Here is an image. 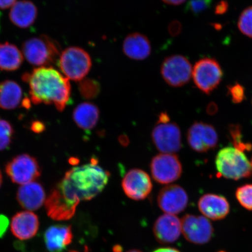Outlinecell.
<instances>
[{
	"instance_id": "6da1fadb",
	"label": "cell",
	"mask_w": 252,
	"mask_h": 252,
	"mask_svg": "<svg viewBox=\"0 0 252 252\" xmlns=\"http://www.w3.org/2000/svg\"><path fill=\"white\" fill-rule=\"evenodd\" d=\"M29 85L32 102L55 105L62 112L70 102L71 85L68 78L51 67L34 68L22 77Z\"/></svg>"
},
{
	"instance_id": "7a4b0ae2",
	"label": "cell",
	"mask_w": 252,
	"mask_h": 252,
	"mask_svg": "<svg viewBox=\"0 0 252 252\" xmlns=\"http://www.w3.org/2000/svg\"><path fill=\"white\" fill-rule=\"evenodd\" d=\"M109 177V173L94 160L69 170L56 187L65 196L80 203L92 200L101 193Z\"/></svg>"
},
{
	"instance_id": "3957f363",
	"label": "cell",
	"mask_w": 252,
	"mask_h": 252,
	"mask_svg": "<svg viewBox=\"0 0 252 252\" xmlns=\"http://www.w3.org/2000/svg\"><path fill=\"white\" fill-rule=\"evenodd\" d=\"M22 52L28 62L36 67H50L61 55L59 43L46 34L31 37L22 45Z\"/></svg>"
},
{
	"instance_id": "277c9868",
	"label": "cell",
	"mask_w": 252,
	"mask_h": 252,
	"mask_svg": "<svg viewBox=\"0 0 252 252\" xmlns=\"http://www.w3.org/2000/svg\"><path fill=\"white\" fill-rule=\"evenodd\" d=\"M216 166L219 177L238 181L252 175L250 160L244 152L235 147H226L220 150L216 157Z\"/></svg>"
},
{
	"instance_id": "5b68a950",
	"label": "cell",
	"mask_w": 252,
	"mask_h": 252,
	"mask_svg": "<svg viewBox=\"0 0 252 252\" xmlns=\"http://www.w3.org/2000/svg\"><path fill=\"white\" fill-rule=\"evenodd\" d=\"M58 63L63 74L74 81L84 80L92 67L90 55L78 47H69L63 50Z\"/></svg>"
},
{
	"instance_id": "8992f818",
	"label": "cell",
	"mask_w": 252,
	"mask_h": 252,
	"mask_svg": "<svg viewBox=\"0 0 252 252\" xmlns=\"http://www.w3.org/2000/svg\"><path fill=\"white\" fill-rule=\"evenodd\" d=\"M154 145L160 152L163 154H174L182 148L181 132L175 123L170 122L169 116L162 113L159 121L152 132Z\"/></svg>"
},
{
	"instance_id": "52a82bcc",
	"label": "cell",
	"mask_w": 252,
	"mask_h": 252,
	"mask_svg": "<svg viewBox=\"0 0 252 252\" xmlns=\"http://www.w3.org/2000/svg\"><path fill=\"white\" fill-rule=\"evenodd\" d=\"M223 74L219 63L212 58L199 60L192 71L195 85L201 92L207 94L213 93L219 86Z\"/></svg>"
},
{
	"instance_id": "ba28073f",
	"label": "cell",
	"mask_w": 252,
	"mask_h": 252,
	"mask_svg": "<svg viewBox=\"0 0 252 252\" xmlns=\"http://www.w3.org/2000/svg\"><path fill=\"white\" fill-rule=\"evenodd\" d=\"M5 171L12 182L21 185L36 181L41 174L38 162L28 154L14 157L6 165Z\"/></svg>"
},
{
	"instance_id": "9c48e42d",
	"label": "cell",
	"mask_w": 252,
	"mask_h": 252,
	"mask_svg": "<svg viewBox=\"0 0 252 252\" xmlns=\"http://www.w3.org/2000/svg\"><path fill=\"white\" fill-rule=\"evenodd\" d=\"M192 71L193 68L190 62L181 55L168 57L160 68L163 80L173 87H181L187 84L190 81Z\"/></svg>"
},
{
	"instance_id": "30bf717a",
	"label": "cell",
	"mask_w": 252,
	"mask_h": 252,
	"mask_svg": "<svg viewBox=\"0 0 252 252\" xmlns=\"http://www.w3.org/2000/svg\"><path fill=\"white\" fill-rule=\"evenodd\" d=\"M151 175L160 184H171L181 178L182 163L173 154H160L154 157L150 163Z\"/></svg>"
},
{
	"instance_id": "8fae6325",
	"label": "cell",
	"mask_w": 252,
	"mask_h": 252,
	"mask_svg": "<svg viewBox=\"0 0 252 252\" xmlns=\"http://www.w3.org/2000/svg\"><path fill=\"white\" fill-rule=\"evenodd\" d=\"M187 140L189 146L197 153H204L218 146V134L212 125L202 122H194L189 128Z\"/></svg>"
},
{
	"instance_id": "7c38bea8",
	"label": "cell",
	"mask_w": 252,
	"mask_h": 252,
	"mask_svg": "<svg viewBox=\"0 0 252 252\" xmlns=\"http://www.w3.org/2000/svg\"><path fill=\"white\" fill-rule=\"evenodd\" d=\"M181 223L183 234L190 243L206 244L213 237V226L205 217L187 214L183 217Z\"/></svg>"
},
{
	"instance_id": "4fadbf2b",
	"label": "cell",
	"mask_w": 252,
	"mask_h": 252,
	"mask_svg": "<svg viewBox=\"0 0 252 252\" xmlns=\"http://www.w3.org/2000/svg\"><path fill=\"white\" fill-rule=\"evenodd\" d=\"M122 185L126 196L136 201L146 199L153 189L149 174L139 169H131L126 173Z\"/></svg>"
},
{
	"instance_id": "5bb4252c",
	"label": "cell",
	"mask_w": 252,
	"mask_h": 252,
	"mask_svg": "<svg viewBox=\"0 0 252 252\" xmlns=\"http://www.w3.org/2000/svg\"><path fill=\"white\" fill-rule=\"evenodd\" d=\"M47 215L52 220H65L74 216L79 203L72 200L55 187L45 201Z\"/></svg>"
},
{
	"instance_id": "9a60e30c",
	"label": "cell",
	"mask_w": 252,
	"mask_h": 252,
	"mask_svg": "<svg viewBox=\"0 0 252 252\" xmlns=\"http://www.w3.org/2000/svg\"><path fill=\"white\" fill-rule=\"evenodd\" d=\"M157 201L163 212L175 215L184 212L188 206L189 197L184 188L172 185L160 190Z\"/></svg>"
},
{
	"instance_id": "2e32d148",
	"label": "cell",
	"mask_w": 252,
	"mask_h": 252,
	"mask_svg": "<svg viewBox=\"0 0 252 252\" xmlns=\"http://www.w3.org/2000/svg\"><path fill=\"white\" fill-rule=\"evenodd\" d=\"M154 234L159 243L168 244L177 241L182 231L181 220L172 214H165L156 220Z\"/></svg>"
},
{
	"instance_id": "e0dca14e",
	"label": "cell",
	"mask_w": 252,
	"mask_h": 252,
	"mask_svg": "<svg viewBox=\"0 0 252 252\" xmlns=\"http://www.w3.org/2000/svg\"><path fill=\"white\" fill-rule=\"evenodd\" d=\"M39 225L38 217L32 212L25 211L17 213L12 217L11 231L20 240H28L36 235Z\"/></svg>"
},
{
	"instance_id": "ac0fdd59",
	"label": "cell",
	"mask_w": 252,
	"mask_h": 252,
	"mask_svg": "<svg viewBox=\"0 0 252 252\" xmlns=\"http://www.w3.org/2000/svg\"><path fill=\"white\" fill-rule=\"evenodd\" d=\"M198 207L206 218L214 220L225 219L230 211L229 204L225 197L212 193L201 196L198 201Z\"/></svg>"
},
{
	"instance_id": "d6986e66",
	"label": "cell",
	"mask_w": 252,
	"mask_h": 252,
	"mask_svg": "<svg viewBox=\"0 0 252 252\" xmlns=\"http://www.w3.org/2000/svg\"><path fill=\"white\" fill-rule=\"evenodd\" d=\"M17 199L20 206L28 210H37L45 203L46 193L42 185L32 182L18 189Z\"/></svg>"
},
{
	"instance_id": "ffe728a7",
	"label": "cell",
	"mask_w": 252,
	"mask_h": 252,
	"mask_svg": "<svg viewBox=\"0 0 252 252\" xmlns=\"http://www.w3.org/2000/svg\"><path fill=\"white\" fill-rule=\"evenodd\" d=\"M73 239L71 226L55 225L47 228L43 235L47 250L50 252H63Z\"/></svg>"
},
{
	"instance_id": "44dd1931",
	"label": "cell",
	"mask_w": 252,
	"mask_h": 252,
	"mask_svg": "<svg viewBox=\"0 0 252 252\" xmlns=\"http://www.w3.org/2000/svg\"><path fill=\"white\" fill-rule=\"evenodd\" d=\"M38 11L35 4L30 0H20L12 6L9 18L15 26L27 29L36 21Z\"/></svg>"
},
{
	"instance_id": "7402d4cb",
	"label": "cell",
	"mask_w": 252,
	"mask_h": 252,
	"mask_svg": "<svg viewBox=\"0 0 252 252\" xmlns=\"http://www.w3.org/2000/svg\"><path fill=\"white\" fill-rule=\"evenodd\" d=\"M123 51L128 58L134 61H143L151 53V45L148 37L140 33H132L126 37Z\"/></svg>"
},
{
	"instance_id": "603a6c76",
	"label": "cell",
	"mask_w": 252,
	"mask_h": 252,
	"mask_svg": "<svg viewBox=\"0 0 252 252\" xmlns=\"http://www.w3.org/2000/svg\"><path fill=\"white\" fill-rule=\"evenodd\" d=\"M99 114V108L94 104L83 102L75 108L72 118L79 127L84 130H90L96 126Z\"/></svg>"
},
{
	"instance_id": "cb8c5ba5",
	"label": "cell",
	"mask_w": 252,
	"mask_h": 252,
	"mask_svg": "<svg viewBox=\"0 0 252 252\" xmlns=\"http://www.w3.org/2000/svg\"><path fill=\"white\" fill-rule=\"evenodd\" d=\"M23 61V52L17 46L9 42L0 43V70H17Z\"/></svg>"
},
{
	"instance_id": "d4e9b609",
	"label": "cell",
	"mask_w": 252,
	"mask_h": 252,
	"mask_svg": "<svg viewBox=\"0 0 252 252\" xmlns=\"http://www.w3.org/2000/svg\"><path fill=\"white\" fill-rule=\"evenodd\" d=\"M23 98V90L17 82L5 80L0 83V108L14 109L20 105Z\"/></svg>"
},
{
	"instance_id": "484cf974",
	"label": "cell",
	"mask_w": 252,
	"mask_h": 252,
	"mask_svg": "<svg viewBox=\"0 0 252 252\" xmlns=\"http://www.w3.org/2000/svg\"><path fill=\"white\" fill-rule=\"evenodd\" d=\"M228 132L231 141L235 149L244 152L252 149V144L243 139L242 127L240 125L232 124L229 126Z\"/></svg>"
},
{
	"instance_id": "4316f807",
	"label": "cell",
	"mask_w": 252,
	"mask_h": 252,
	"mask_svg": "<svg viewBox=\"0 0 252 252\" xmlns=\"http://www.w3.org/2000/svg\"><path fill=\"white\" fill-rule=\"evenodd\" d=\"M78 88L81 96L87 99L95 98L100 90L98 82L91 78L81 81Z\"/></svg>"
},
{
	"instance_id": "83f0119b",
	"label": "cell",
	"mask_w": 252,
	"mask_h": 252,
	"mask_svg": "<svg viewBox=\"0 0 252 252\" xmlns=\"http://www.w3.org/2000/svg\"><path fill=\"white\" fill-rule=\"evenodd\" d=\"M235 196L242 207L252 211V184H246L238 188Z\"/></svg>"
},
{
	"instance_id": "f1b7e54d",
	"label": "cell",
	"mask_w": 252,
	"mask_h": 252,
	"mask_svg": "<svg viewBox=\"0 0 252 252\" xmlns=\"http://www.w3.org/2000/svg\"><path fill=\"white\" fill-rule=\"evenodd\" d=\"M14 133L10 123L0 118V151L7 149L11 144Z\"/></svg>"
},
{
	"instance_id": "f546056e",
	"label": "cell",
	"mask_w": 252,
	"mask_h": 252,
	"mask_svg": "<svg viewBox=\"0 0 252 252\" xmlns=\"http://www.w3.org/2000/svg\"><path fill=\"white\" fill-rule=\"evenodd\" d=\"M238 27L241 33L252 38V6L242 11L239 16Z\"/></svg>"
},
{
	"instance_id": "4dcf8cb0",
	"label": "cell",
	"mask_w": 252,
	"mask_h": 252,
	"mask_svg": "<svg viewBox=\"0 0 252 252\" xmlns=\"http://www.w3.org/2000/svg\"><path fill=\"white\" fill-rule=\"evenodd\" d=\"M212 4V0H190L186 9L195 16H198L209 9Z\"/></svg>"
},
{
	"instance_id": "1f68e13d",
	"label": "cell",
	"mask_w": 252,
	"mask_h": 252,
	"mask_svg": "<svg viewBox=\"0 0 252 252\" xmlns=\"http://www.w3.org/2000/svg\"><path fill=\"white\" fill-rule=\"evenodd\" d=\"M228 93L232 102L234 103H240L245 99V90L243 86L236 83L227 87Z\"/></svg>"
},
{
	"instance_id": "d6a6232c",
	"label": "cell",
	"mask_w": 252,
	"mask_h": 252,
	"mask_svg": "<svg viewBox=\"0 0 252 252\" xmlns=\"http://www.w3.org/2000/svg\"><path fill=\"white\" fill-rule=\"evenodd\" d=\"M228 2L225 0H222L217 3L215 7V14L217 15H223L228 10Z\"/></svg>"
},
{
	"instance_id": "836d02e7",
	"label": "cell",
	"mask_w": 252,
	"mask_h": 252,
	"mask_svg": "<svg viewBox=\"0 0 252 252\" xmlns=\"http://www.w3.org/2000/svg\"><path fill=\"white\" fill-rule=\"evenodd\" d=\"M9 220L4 215H0V238L4 237L9 226Z\"/></svg>"
},
{
	"instance_id": "e575fe53",
	"label": "cell",
	"mask_w": 252,
	"mask_h": 252,
	"mask_svg": "<svg viewBox=\"0 0 252 252\" xmlns=\"http://www.w3.org/2000/svg\"><path fill=\"white\" fill-rule=\"evenodd\" d=\"M17 1V0H0V9L4 10L11 8Z\"/></svg>"
},
{
	"instance_id": "d590c367",
	"label": "cell",
	"mask_w": 252,
	"mask_h": 252,
	"mask_svg": "<svg viewBox=\"0 0 252 252\" xmlns=\"http://www.w3.org/2000/svg\"><path fill=\"white\" fill-rule=\"evenodd\" d=\"M170 30H171V33H172L173 35H177L181 32L182 30L181 24L177 21L174 22L170 28Z\"/></svg>"
},
{
	"instance_id": "8d00e7d4",
	"label": "cell",
	"mask_w": 252,
	"mask_h": 252,
	"mask_svg": "<svg viewBox=\"0 0 252 252\" xmlns=\"http://www.w3.org/2000/svg\"><path fill=\"white\" fill-rule=\"evenodd\" d=\"M217 110H218V106H217L215 103H210L207 107V112L209 115H213L215 114Z\"/></svg>"
},
{
	"instance_id": "74e56055",
	"label": "cell",
	"mask_w": 252,
	"mask_h": 252,
	"mask_svg": "<svg viewBox=\"0 0 252 252\" xmlns=\"http://www.w3.org/2000/svg\"><path fill=\"white\" fill-rule=\"evenodd\" d=\"M44 127H45V126L40 122H34L32 125V129L33 131L36 132V133H39V132L42 131Z\"/></svg>"
},
{
	"instance_id": "f35d334b",
	"label": "cell",
	"mask_w": 252,
	"mask_h": 252,
	"mask_svg": "<svg viewBox=\"0 0 252 252\" xmlns=\"http://www.w3.org/2000/svg\"><path fill=\"white\" fill-rule=\"evenodd\" d=\"M162 1L169 5H179L184 3L187 0H162Z\"/></svg>"
},
{
	"instance_id": "ab89813d",
	"label": "cell",
	"mask_w": 252,
	"mask_h": 252,
	"mask_svg": "<svg viewBox=\"0 0 252 252\" xmlns=\"http://www.w3.org/2000/svg\"><path fill=\"white\" fill-rule=\"evenodd\" d=\"M153 252H180L178 250L174 248H166L158 249Z\"/></svg>"
},
{
	"instance_id": "60d3db41",
	"label": "cell",
	"mask_w": 252,
	"mask_h": 252,
	"mask_svg": "<svg viewBox=\"0 0 252 252\" xmlns=\"http://www.w3.org/2000/svg\"><path fill=\"white\" fill-rule=\"evenodd\" d=\"M2 184V175L1 171H0V188Z\"/></svg>"
},
{
	"instance_id": "b9f144b4",
	"label": "cell",
	"mask_w": 252,
	"mask_h": 252,
	"mask_svg": "<svg viewBox=\"0 0 252 252\" xmlns=\"http://www.w3.org/2000/svg\"><path fill=\"white\" fill-rule=\"evenodd\" d=\"M127 252H142L139 250H133L128 251Z\"/></svg>"
},
{
	"instance_id": "7bdbcfd3",
	"label": "cell",
	"mask_w": 252,
	"mask_h": 252,
	"mask_svg": "<svg viewBox=\"0 0 252 252\" xmlns=\"http://www.w3.org/2000/svg\"><path fill=\"white\" fill-rule=\"evenodd\" d=\"M251 167H252V157L251 159Z\"/></svg>"
},
{
	"instance_id": "ee69618b",
	"label": "cell",
	"mask_w": 252,
	"mask_h": 252,
	"mask_svg": "<svg viewBox=\"0 0 252 252\" xmlns=\"http://www.w3.org/2000/svg\"><path fill=\"white\" fill-rule=\"evenodd\" d=\"M219 252H224V251H220Z\"/></svg>"
}]
</instances>
